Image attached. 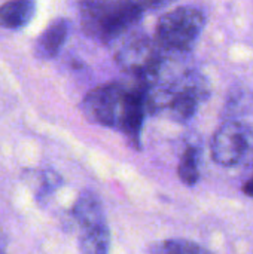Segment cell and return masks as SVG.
<instances>
[{
    "mask_svg": "<svg viewBox=\"0 0 253 254\" xmlns=\"http://www.w3.org/2000/svg\"><path fill=\"white\" fill-rule=\"evenodd\" d=\"M79 9L84 31L101 43L119 39L146 12L140 0H84Z\"/></svg>",
    "mask_w": 253,
    "mask_h": 254,
    "instance_id": "6da1fadb",
    "label": "cell"
},
{
    "mask_svg": "<svg viewBox=\"0 0 253 254\" xmlns=\"http://www.w3.org/2000/svg\"><path fill=\"white\" fill-rule=\"evenodd\" d=\"M145 10H154V9H160V7H164L166 4L174 1V0H140Z\"/></svg>",
    "mask_w": 253,
    "mask_h": 254,
    "instance_id": "4fadbf2b",
    "label": "cell"
},
{
    "mask_svg": "<svg viewBox=\"0 0 253 254\" xmlns=\"http://www.w3.org/2000/svg\"><path fill=\"white\" fill-rule=\"evenodd\" d=\"M69 33V22L63 18L52 21L36 42V52L40 58H54L63 48Z\"/></svg>",
    "mask_w": 253,
    "mask_h": 254,
    "instance_id": "ba28073f",
    "label": "cell"
},
{
    "mask_svg": "<svg viewBox=\"0 0 253 254\" xmlns=\"http://www.w3.org/2000/svg\"><path fill=\"white\" fill-rule=\"evenodd\" d=\"M4 247H6V240H4L3 234L0 232V254H4Z\"/></svg>",
    "mask_w": 253,
    "mask_h": 254,
    "instance_id": "9a60e30c",
    "label": "cell"
},
{
    "mask_svg": "<svg viewBox=\"0 0 253 254\" xmlns=\"http://www.w3.org/2000/svg\"><path fill=\"white\" fill-rule=\"evenodd\" d=\"M110 232L109 226L79 231V252L81 254H109Z\"/></svg>",
    "mask_w": 253,
    "mask_h": 254,
    "instance_id": "30bf717a",
    "label": "cell"
},
{
    "mask_svg": "<svg viewBox=\"0 0 253 254\" xmlns=\"http://www.w3.org/2000/svg\"><path fill=\"white\" fill-rule=\"evenodd\" d=\"M161 46L146 37H137L127 42L116 54V63L121 68L136 77V80L152 88L158 70L163 64Z\"/></svg>",
    "mask_w": 253,
    "mask_h": 254,
    "instance_id": "5b68a950",
    "label": "cell"
},
{
    "mask_svg": "<svg viewBox=\"0 0 253 254\" xmlns=\"http://www.w3.org/2000/svg\"><path fill=\"white\" fill-rule=\"evenodd\" d=\"M243 192L248 195V196H252L253 198V177L245 185V188H243Z\"/></svg>",
    "mask_w": 253,
    "mask_h": 254,
    "instance_id": "5bb4252c",
    "label": "cell"
},
{
    "mask_svg": "<svg viewBox=\"0 0 253 254\" xmlns=\"http://www.w3.org/2000/svg\"><path fill=\"white\" fill-rule=\"evenodd\" d=\"M36 10L34 0H9L0 6V27L16 30L27 25Z\"/></svg>",
    "mask_w": 253,
    "mask_h": 254,
    "instance_id": "9c48e42d",
    "label": "cell"
},
{
    "mask_svg": "<svg viewBox=\"0 0 253 254\" xmlns=\"http://www.w3.org/2000/svg\"><path fill=\"white\" fill-rule=\"evenodd\" d=\"M73 217L79 226V231L94 229L107 225L101 201L91 190L81 192L73 205Z\"/></svg>",
    "mask_w": 253,
    "mask_h": 254,
    "instance_id": "52a82bcc",
    "label": "cell"
},
{
    "mask_svg": "<svg viewBox=\"0 0 253 254\" xmlns=\"http://www.w3.org/2000/svg\"><path fill=\"white\" fill-rule=\"evenodd\" d=\"M249 147V131L239 122H225L212 140V158L222 167L239 164Z\"/></svg>",
    "mask_w": 253,
    "mask_h": 254,
    "instance_id": "8992f818",
    "label": "cell"
},
{
    "mask_svg": "<svg viewBox=\"0 0 253 254\" xmlns=\"http://www.w3.org/2000/svg\"><path fill=\"white\" fill-rule=\"evenodd\" d=\"M204 28V15L189 6L166 12L157 25V42L170 51H189Z\"/></svg>",
    "mask_w": 253,
    "mask_h": 254,
    "instance_id": "3957f363",
    "label": "cell"
},
{
    "mask_svg": "<svg viewBox=\"0 0 253 254\" xmlns=\"http://www.w3.org/2000/svg\"><path fill=\"white\" fill-rule=\"evenodd\" d=\"M180 180L186 186H195L200 179V171H198V153L197 149L188 147L185 153L182 155L179 168H177Z\"/></svg>",
    "mask_w": 253,
    "mask_h": 254,
    "instance_id": "8fae6325",
    "label": "cell"
},
{
    "mask_svg": "<svg viewBox=\"0 0 253 254\" xmlns=\"http://www.w3.org/2000/svg\"><path fill=\"white\" fill-rule=\"evenodd\" d=\"M131 89L133 83L125 85L121 82H110L91 89L82 101L85 118L92 124L119 129Z\"/></svg>",
    "mask_w": 253,
    "mask_h": 254,
    "instance_id": "7a4b0ae2",
    "label": "cell"
},
{
    "mask_svg": "<svg viewBox=\"0 0 253 254\" xmlns=\"http://www.w3.org/2000/svg\"><path fill=\"white\" fill-rule=\"evenodd\" d=\"M161 253L163 254H212L207 249L198 246L194 241L189 240H167L161 244Z\"/></svg>",
    "mask_w": 253,
    "mask_h": 254,
    "instance_id": "7c38bea8",
    "label": "cell"
},
{
    "mask_svg": "<svg viewBox=\"0 0 253 254\" xmlns=\"http://www.w3.org/2000/svg\"><path fill=\"white\" fill-rule=\"evenodd\" d=\"M206 97V83L201 79L191 74L182 79V82L179 80L158 94L149 92L148 109L151 112L167 109L171 119L177 122H186L194 116L200 101H203Z\"/></svg>",
    "mask_w": 253,
    "mask_h": 254,
    "instance_id": "277c9868",
    "label": "cell"
}]
</instances>
